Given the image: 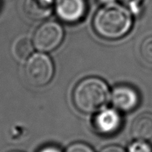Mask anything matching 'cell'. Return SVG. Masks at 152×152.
<instances>
[{"label":"cell","mask_w":152,"mask_h":152,"mask_svg":"<svg viewBox=\"0 0 152 152\" xmlns=\"http://www.w3.org/2000/svg\"><path fill=\"white\" fill-rule=\"evenodd\" d=\"M132 26V17L126 7L115 4H106L99 9L93 19L96 34L105 39H118L129 33Z\"/></svg>","instance_id":"obj_1"},{"label":"cell","mask_w":152,"mask_h":152,"mask_svg":"<svg viewBox=\"0 0 152 152\" xmlns=\"http://www.w3.org/2000/svg\"><path fill=\"white\" fill-rule=\"evenodd\" d=\"M109 99L108 86L97 77H88L81 80L73 92L74 105L85 114L101 111L108 104Z\"/></svg>","instance_id":"obj_2"},{"label":"cell","mask_w":152,"mask_h":152,"mask_svg":"<svg viewBox=\"0 0 152 152\" xmlns=\"http://www.w3.org/2000/svg\"><path fill=\"white\" fill-rule=\"evenodd\" d=\"M53 71L51 59L43 53H35L30 56L25 67L27 81L37 87L47 85L53 77Z\"/></svg>","instance_id":"obj_3"},{"label":"cell","mask_w":152,"mask_h":152,"mask_svg":"<svg viewBox=\"0 0 152 152\" xmlns=\"http://www.w3.org/2000/svg\"><path fill=\"white\" fill-rule=\"evenodd\" d=\"M63 29L55 22H47L35 31L33 44L38 50L49 52L56 49L63 39Z\"/></svg>","instance_id":"obj_4"},{"label":"cell","mask_w":152,"mask_h":152,"mask_svg":"<svg viewBox=\"0 0 152 152\" xmlns=\"http://www.w3.org/2000/svg\"><path fill=\"white\" fill-rule=\"evenodd\" d=\"M86 0H58L56 13L64 22L74 23L83 19L86 12Z\"/></svg>","instance_id":"obj_5"},{"label":"cell","mask_w":152,"mask_h":152,"mask_svg":"<svg viewBox=\"0 0 152 152\" xmlns=\"http://www.w3.org/2000/svg\"><path fill=\"white\" fill-rule=\"evenodd\" d=\"M111 102L116 109L123 112L132 111L139 103V96L136 91L128 86H120L114 89Z\"/></svg>","instance_id":"obj_6"},{"label":"cell","mask_w":152,"mask_h":152,"mask_svg":"<svg viewBox=\"0 0 152 152\" xmlns=\"http://www.w3.org/2000/svg\"><path fill=\"white\" fill-rule=\"evenodd\" d=\"M121 117L113 109L103 110L95 117L94 126L98 132L103 134L115 133L121 126Z\"/></svg>","instance_id":"obj_7"},{"label":"cell","mask_w":152,"mask_h":152,"mask_svg":"<svg viewBox=\"0 0 152 152\" xmlns=\"http://www.w3.org/2000/svg\"><path fill=\"white\" fill-rule=\"evenodd\" d=\"M53 8V0H25L23 12L31 20H42L51 13Z\"/></svg>","instance_id":"obj_8"},{"label":"cell","mask_w":152,"mask_h":152,"mask_svg":"<svg viewBox=\"0 0 152 152\" xmlns=\"http://www.w3.org/2000/svg\"><path fill=\"white\" fill-rule=\"evenodd\" d=\"M132 136L138 140L145 141L152 138V114L142 113L132 121L130 129Z\"/></svg>","instance_id":"obj_9"},{"label":"cell","mask_w":152,"mask_h":152,"mask_svg":"<svg viewBox=\"0 0 152 152\" xmlns=\"http://www.w3.org/2000/svg\"><path fill=\"white\" fill-rule=\"evenodd\" d=\"M33 42L27 37H20L14 42L13 53L19 60H25L29 57L33 51Z\"/></svg>","instance_id":"obj_10"},{"label":"cell","mask_w":152,"mask_h":152,"mask_svg":"<svg viewBox=\"0 0 152 152\" xmlns=\"http://www.w3.org/2000/svg\"><path fill=\"white\" fill-rule=\"evenodd\" d=\"M140 55L146 62L152 64V36L146 37L141 43Z\"/></svg>","instance_id":"obj_11"},{"label":"cell","mask_w":152,"mask_h":152,"mask_svg":"<svg viewBox=\"0 0 152 152\" xmlns=\"http://www.w3.org/2000/svg\"><path fill=\"white\" fill-rule=\"evenodd\" d=\"M129 152H152V148L144 141L139 140L131 145Z\"/></svg>","instance_id":"obj_12"},{"label":"cell","mask_w":152,"mask_h":152,"mask_svg":"<svg viewBox=\"0 0 152 152\" xmlns=\"http://www.w3.org/2000/svg\"><path fill=\"white\" fill-rule=\"evenodd\" d=\"M65 152H94L87 144L83 142H76L69 145Z\"/></svg>","instance_id":"obj_13"},{"label":"cell","mask_w":152,"mask_h":152,"mask_svg":"<svg viewBox=\"0 0 152 152\" xmlns=\"http://www.w3.org/2000/svg\"><path fill=\"white\" fill-rule=\"evenodd\" d=\"M125 4L129 5V7H132L133 10H135L139 6L140 3L142 1V0H122Z\"/></svg>","instance_id":"obj_14"},{"label":"cell","mask_w":152,"mask_h":152,"mask_svg":"<svg viewBox=\"0 0 152 152\" xmlns=\"http://www.w3.org/2000/svg\"><path fill=\"white\" fill-rule=\"evenodd\" d=\"M101 152H126L123 148L117 145H110L103 148Z\"/></svg>","instance_id":"obj_15"},{"label":"cell","mask_w":152,"mask_h":152,"mask_svg":"<svg viewBox=\"0 0 152 152\" xmlns=\"http://www.w3.org/2000/svg\"><path fill=\"white\" fill-rule=\"evenodd\" d=\"M39 152H61V151L54 146H47L40 150Z\"/></svg>","instance_id":"obj_16"},{"label":"cell","mask_w":152,"mask_h":152,"mask_svg":"<svg viewBox=\"0 0 152 152\" xmlns=\"http://www.w3.org/2000/svg\"><path fill=\"white\" fill-rule=\"evenodd\" d=\"M99 1L105 4H109V3H113L115 0H99Z\"/></svg>","instance_id":"obj_17"},{"label":"cell","mask_w":152,"mask_h":152,"mask_svg":"<svg viewBox=\"0 0 152 152\" xmlns=\"http://www.w3.org/2000/svg\"><path fill=\"white\" fill-rule=\"evenodd\" d=\"M10 152H19V151H10Z\"/></svg>","instance_id":"obj_18"}]
</instances>
